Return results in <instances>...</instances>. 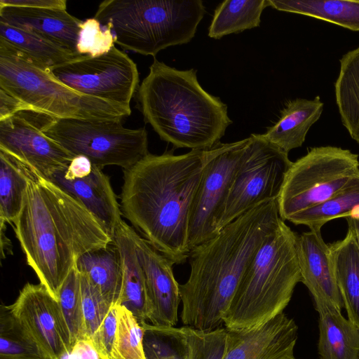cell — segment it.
I'll list each match as a JSON object with an SVG mask.
<instances>
[{"instance_id": "1", "label": "cell", "mask_w": 359, "mask_h": 359, "mask_svg": "<svg viewBox=\"0 0 359 359\" xmlns=\"http://www.w3.org/2000/svg\"><path fill=\"white\" fill-rule=\"evenodd\" d=\"M219 143L175 155L148 154L123 170L122 215L142 236L175 264L189 257V226L204 167Z\"/></svg>"}, {"instance_id": "2", "label": "cell", "mask_w": 359, "mask_h": 359, "mask_svg": "<svg viewBox=\"0 0 359 359\" xmlns=\"http://www.w3.org/2000/svg\"><path fill=\"white\" fill-rule=\"evenodd\" d=\"M13 226L27 264L57 301L78 259L113 241L81 203L34 170Z\"/></svg>"}, {"instance_id": "3", "label": "cell", "mask_w": 359, "mask_h": 359, "mask_svg": "<svg viewBox=\"0 0 359 359\" xmlns=\"http://www.w3.org/2000/svg\"><path fill=\"white\" fill-rule=\"evenodd\" d=\"M281 220L277 199L265 201L190 251L189 276L180 285L184 326L203 331L221 327L245 271Z\"/></svg>"}, {"instance_id": "4", "label": "cell", "mask_w": 359, "mask_h": 359, "mask_svg": "<svg viewBox=\"0 0 359 359\" xmlns=\"http://www.w3.org/2000/svg\"><path fill=\"white\" fill-rule=\"evenodd\" d=\"M144 121L175 148L208 149L232 123L227 106L200 85L196 70H178L154 58L137 90Z\"/></svg>"}, {"instance_id": "5", "label": "cell", "mask_w": 359, "mask_h": 359, "mask_svg": "<svg viewBox=\"0 0 359 359\" xmlns=\"http://www.w3.org/2000/svg\"><path fill=\"white\" fill-rule=\"evenodd\" d=\"M297 237L283 219L268 236L245 271L223 317L226 329L256 326L283 312L302 282Z\"/></svg>"}, {"instance_id": "6", "label": "cell", "mask_w": 359, "mask_h": 359, "mask_svg": "<svg viewBox=\"0 0 359 359\" xmlns=\"http://www.w3.org/2000/svg\"><path fill=\"white\" fill-rule=\"evenodd\" d=\"M205 13L201 0H106L94 18L111 26L123 48L155 57L168 47L189 43Z\"/></svg>"}, {"instance_id": "7", "label": "cell", "mask_w": 359, "mask_h": 359, "mask_svg": "<svg viewBox=\"0 0 359 359\" xmlns=\"http://www.w3.org/2000/svg\"><path fill=\"white\" fill-rule=\"evenodd\" d=\"M0 88L54 118L118 121L131 109L81 93L57 80L50 69L0 38Z\"/></svg>"}, {"instance_id": "8", "label": "cell", "mask_w": 359, "mask_h": 359, "mask_svg": "<svg viewBox=\"0 0 359 359\" xmlns=\"http://www.w3.org/2000/svg\"><path fill=\"white\" fill-rule=\"evenodd\" d=\"M41 129L72 156H84L102 169L107 165L128 169L149 154L147 130L125 128L118 121L59 119L46 116Z\"/></svg>"}, {"instance_id": "9", "label": "cell", "mask_w": 359, "mask_h": 359, "mask_svg": "<svg viewBox=\"0 0 359 359\" xmlns=\"http://www.w3.org/2000/svg\"><path fill=\"white\" fill-rule=\"evenodd\" d=\"M358 158L338 147L310 148L287 172L277 199L280 218L288 221L332 197L359 172Z\"/></svg>"}, {"instance_id": "10", "label": "cell", "mask_w": 359, "mask_h": 359, "mask_svg": "<svg viewBox=\"0 0 359 359\" xmlns=\"http://www.w3.org/2000/svg\"><path fill=\"white\" fill-rule=\"evenodd\" d=\"M249 138L217 226L218 233L255 206L278 199L292 163L287 153L262 134H252Z\"/></svg>"}, {"instance_id": "11", "label": "cell", "mask_w": 359, "mask_h": 359, "mask_svg": "<svg viewBox=\"0 0 359 359\" xmlns=\"http://www.w3.org/2000/svg\"><path fill=\"white\" fill-rule=\"evenodd\" d=\"M50 72L76 91L127 108H130V101L139 88L136 64L115 46L100 56L80 55Z\"/></svg>"}, {"instance_id": "12", "label": "cell", "mask_w": 359, "mask_h": 359, "mask_svg": "<svg viewBox=\"0 0 359 359\" xmlns=\"http://www.w3.org/2000/svg\"><path fill=\"white\" fill-rule=\"evenodd\" d=\"M250 138L219 142L206 163L194 199L189 226V251L218 233L232 184Z\"/></svg>"}, {"instance_id": "13", "label": "cell", "mask_w": 359, "mask_h": 359, "mask_svg": "<svg viewBox=\"0 0 359 359\" xmlns=\"http://www.w3.org/2000/svg\"><path fill=\"white\" fill-rule=\"evenodd\" d=\"M8 306L47 359H61L71 350V337L59 302L43 285L27 283Z\"/></svg>"}, {"instance_id": "14", "label": "cell", "mask_w": 359, "mask_h": 359, "mask_svg": "<svg viewBox=\"0 0 359 359\" xmlns=\"http://www.w3.org/2000/svg\"><path fill=\"white\" fill-rule=\"evenodd\" d=\"M81 203L112 238L121 222V210L102 169L84 156H76L68 167L48 178Z\"/></svg>"}, {"instance_id": "15", "label": "cell", "mask_w": 359, "mask_h": 359, "mask_svg": "<svg viewBox=\"0 0 359 359\" xmlns=\"http://www.w3.org/2000/svg\"><path fill=\"white\" fill-rule=\"evenodd\" d=\"M0 149L45 178L66 169L74 157L22 112L0 121Z\"/></svg>"}, {"instance_id": "16", "label": "cell", "mask_w": 359, "mask_h": 359, "mask_svg": "<svg viewBox=\"0 0 359 359\" xmlns=\"http://www.w3.org/2000/svg\"><path fill=\"white\" fill-rule=\"evenodd\" d=\"M298 327L284 312L251 327L227 329L224 359H292Z\"/></svg>"}, {"instance_id": "17", "label": "cell", "mask_w": 359, "mask_h": 359, "mask_svg": "<svg viewBox=\"0 0 359 359\" xmlns=\"http://www.w3.org/2000/svg\"><path fill=\"white\" fill-rule=\"evenodd\" d=\"M133 237L151 309L149 322L154 325L175 326L181 302L180 284L173 273L175 264L135 230Z\"/></svg>"}, {"instance_id": "18", "label": "cell", "mask_w": 359, "mask_h": 359, "mask_svg": "<svg viewBox=\"0 0 359 359\" xmlns=\"http://www.w3.org/2000/svg\"><path fill=\"white\" fill-rule=\"evenodd\" d=\"M297 255L302 283L311 292L318 313L341 311L344 304L330 260V246L320 231L298 235Z\"/></svg>"}, {"instance_id": "19", "label": "cell", "mask_w": 359, "mask_h": 359, "mask_svg": "<svg viewBox=\"0 0 359 359\" xmlns=\"http://www.w3.org/2000/svg\"><path fill=\"white\" fill-rule=\"evenodd\" d=\"M0 21L34 33L79 54L76 44L82 20L67 10L0 6Z\"/></svg>"}, {"instance_id": "20", "label": "cell", "mask_w": 359, "mask_h": 359, "mask_svg": "<svg viewBox=\"0 0 359 359\" xmlns=\"http://www.w3.org/2000/svg\"><path fill=\"white\" fill-rule=\"evenodd\" d=\"M134 232L135 229L122 219L112 241L119 253L123 271L119 304L128 309L141 324L149 321L151 309L144 276L137 256Z\"/></svg>"}, {"instance_id": "21", "label": "cell", "mask_w": 359, "mask_h": 359, "mask_svg": "<svg viewBox=\"0 0 359 359\" xmlns=\"http://www.w3.org/2000/svg\"><path fill=\"white\" fill-rule=\"evenodd\" d=\"M323 110V102L319 96L313 100H290L280 111L278 121L262 135L288 154L302 146L309 130L320 118Z\"/></svg>"}, {"instance_id": "22", "label": "cell", "mask_w": 359, "mask_h": 359, "mask_svg": "<svg viewBox=\"0 0 359 359\" xmlns=\"http://www.w3.org/2000/svg\"><path fill=\"white\" fill-rule=\"evenodd\" d=\"M330 256L348 319L359 327V247L348 227L345 237L330 245Z\"/></svg>"}, {"instance_id": "23", "label": "cell", "mask_w": 359, "mask_h": 359, "mask_svg": "<svg viewBox=\"0 0 359 359\" xmlns=\"http://www.w3.org/2000/svg\"><path fill=\"white\" fill-rule=\"evenodd\" d=\"M75 266L111 306L119 304L123 271L119 253L113 241L106 247L82 255Z\"/></svg>"}, {"instance_id": "24", "label": "cell", "mask_w": 359, "mask_h": 359, "mask_svg": "<svg viewBox=\"0 0 359 359\" xmlns=\"http://www.w3.org/2000/svg\"><path fill=\"white\" fill-rule=\"evenodd\" d=\"M318 314L320 359H359V327L339 311Z\"/></svg>"}, {"instance_id": "25", "label": "cell", "mask_w": 359, "mask_h": 359, "mask_svg": "<svg viewBox=\"0 0 359 359\" xmlns=\"http://www.w3.org/2000/svg\"><path fill=\"white\" fill-rule=\"evenodd\" d=\"M339 62L334 83L336 103L343 126L359 144V47L347 52Z\"/></svg>"}, {"instance_id": "26", "label": "cell", "mask_w": 359, "mask_h": 359, "mask_svg": "<svg viewBox=\"0 0 359 359\" xmlns=\"http://www.w3.org/2000/svg\"><path fill=\"white\" fill-rule=\"evenodd\" d=\"M273 8L337 25L359 32V1L348 0H268Z\"/></svg>"}, {"instance_id": "27", "label": "cell", "mask_w": 359, "mask_h": 359, "mask_svg": "<svg viewBox=\"0 0 359 359\" xmlns=\"http://www.w3.org/2000/svg\"><path fill=\"white\" fill-rule=\"evenodd\" d=\"M33 170L0 149V222L14 224L23 205Z\"/></svg>"}, {"instance_id": "28", "label": "cell", "mask_w": 359, "mask_h": 359, "mask_svg": "<svg viewBox=\"0 0 359 359\" xmlns=\"http://www.w3.org/2000/svg\"><path fill=\"white\" fill-rule=\"evenodd\" d=\"M268 0H226L215 9L208 36L219 39L259 26Z\"/></svg>"}, {"instance_id": "29", "label": "cell", "mask_w": 359, "mask_h": 359, "mask_svg": "<svg viewBox=\"0 0 359 359\" xmlns=\"http://www.w3.org/2000/svg\"><path fill=\"white\" fill-rule=\"evenodd\" d=\"M359 209V172L327 201L302 211L288 221L295 225L307 226L311 231H320L328 222L348 217Z\"/></svg>"}, {"instance_id": "30", "label": "cell", "mask_w": 359, "mask_h": 359, "mask_svg": "<svg viewBox=\"0 0 359 359\" xmlns=\"http://www.w3.org/2000/svg\"><path fill=\"white\" fill-rule=\"evenodd\" d=\"M0 38L48 69L80 55L39 35L1 21H0Z\"/></svg>"}, {"instance_id": "31", "label": "cell", "mask_w": 359, "mask_h": 359, "mask_svg": "<svg viewBox=\"0 0 359 359\" xmlns=\"http://www.w3.org/2000/svg\"><path fill=\"white\" fill-rule=\"evenodd\" d=\"M140 325L146 359H189L183 327L159 326L148 322Z\"/></svg>"}, {"instance_id": "32", "label": "cell", "mask_w": 359, "mask_h": 359, "mask_svg": "<svg viewBox=\"0 0 359 359\" xmlns=\"http://www.w3.org/2000/svg\"><path fill=\"white\" fill-rule=\"evenodd\" d=\"M0 359H47L9 306L4 304L0 308Z\"/></svg>"}, {"instance_id": "33", "label": "cell", "mask_w": 359, "mask_h": 359, "mask_svg": "<svg viewBox=\"0 0 359 359\" xmlns=\"http://www.w3.org/2000/svg\"><path fill=\"white\" fill-rule=\"evenodd\" d=\"M58 302L67 325L73 346L77 340L86 339L80 274L76 266L70 271L60 290Z\"/></svg>"}, {"instance_id": "34", "label": "cell", "mask_w": 359, "mask_h": 359, "mask_svg": "<svg viewBox=\"0 0 359 359\" xmlns=\"http://www.w3.org/2000/svg\"><path fill=\"white\" fill-rule=\"evenodd\" d=\"M115 359H146L143 329L125 306H117V327L114 343Z\"/></svg>"}, {"instance_id": "35", "label": "cell", "mask_w": 359, "mask_h": 359, "mask_svg": "<svg viewBox=\"0 0 359 359\" xmlns=\"http://www.w3.org/2000/svg\"><path fill=\"white\" fill-rule=\"evenodd\" d=\"M189 359H224L226 351L227 329L219 327L203 331L183 326Z\"/></svg>"}, {"instance_id": "36", "label": "cell", "mask_w": 359, "mask_h": 359, "mask_svg": "<svg viewBox=\"0 0 359 359\" xmlns=\"http://www.w3.org/2000/svg\"><path fill=\"white\" fill-rule=\"evenodd\" d=\"M103 27L95 18L82 21L76 44L79 54L97 57L108 53L114 46L111 26L106 25Z\"/></svg>"}, {"instance_id": "37", "label": "cell", "mask_w": 359, "mask_h": 359, "mask_svg": "<svg viewBox=\"0 0 359 359\" xmlns=\"http://www.w3.org/2000/svg\"><path fill=\"white\" fill-rule=\"evenodd\" d=\"M79 274L85 337L91 340L111 306L88 278Z\"/></svg>"}, {"instance_id": "38", "label": "cell", "mask_w": 359, "mask_h": 359, "mask_svg": "<svg viewBox=\"0 0 359 359\" xmlns=\"http://www.w3.org/2000/svg\"><path fill=\"white\" fill-rule=\"evenodd\" d=\"M117 305L110 308L106 318L92 337L101 359H115L114 343L117 327Z\"/></svg>"}, {"instance_id": "39", "label": "cell", "mask_w": 359, "mask_h": 359, "mask_svg": "<svg viewBox=\"0 0 359 359\" xmlns=\"http://www.w3.org/2000/svg\"><path fill=\"white\" fill-rule=\"evenodd\" d=\"M28 111L35 112L31 106L0 88V121Z\"/></svg>"}, {"instance_id": "40", "label": "cell", "mask_w": 359, "mask_h": 359, "mask_svg": "<svg viewBox=\"0 0 359 359\" xmlns=\"http://www.w3.org/2000/svg\"><path fill=\"white\" fill-rule=\"evenodd\" d=\"M0 6L67 10L66 0H0Z\"/></svg>"}, {"instance_id": "41", "label": "cell", "mask_w": 359, "mask_h": 359, "mask_svg": "<svg viewBox=\"0 0 359 359\" xmlns=\"http://www.w3.org/2000/svg\"><path fill=\"white\" fill-rule=\"evenodd\" d=\"M61 359H101L92 341L88 339L77 340L71 350Z\"/></svg>"}, {"instance_id": "42", "label": "cell", "mask_w": 359, "mask_h": 359, "mask_svg": "<svg viewBox=\"0 0 359 359\" xmlns=\"http://www.w3.org/2000/svg\"><path fill=\"white\" fill-rule=\"evenodd\" d=\"M346 219L348 227L353 231L359 247V209Z\"/></svg>"}, {"instance_id": "43", "label": "cell", "mask_w": 359, "mask_h": 359, "mask_svg": "<svg viewBox=\"0 0 359 359\" xmlns=\"http://www.w3.org/2000/svg\"><path fill=\"white\" fill-rule=\"evenodd\" d=\"M292 359H296L295 358H292Z\"/></svg>"}]
</instances>
